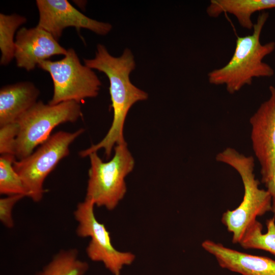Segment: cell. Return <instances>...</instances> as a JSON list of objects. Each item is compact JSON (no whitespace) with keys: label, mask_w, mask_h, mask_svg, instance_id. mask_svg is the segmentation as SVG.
<instances>
[{"label":"cell","mask_w":275,"mask_h":275,"mask_svg":"<svg viewBox=\"0 0 275 275\" xmlns=\"http://www.w3.org/2000/svg\"><path fill=\"white\" fill-rule=\"evenodd\" d=\"M265 185L271 198V212L273 214V217H275V173L270 179L265 184Z\"/></svg>","instance_id":"44dd1931"},{"label":"cell","mask_w":275,"mask_h":275,"mask_svg":"<svg viewBox=\"0 0 275 275\" xmlns=\"http://www.w3.org/2000/svg\"><path fill=\"white\" fill-rule=\"evenodd\" d=\"M16 159L13 155H1L0 194L7 196L23 195L27 197L22 180L13 167Z\"/></svg>","instance_id":"ac0fdd59"},{"label":"cell","mask_w":275,"mask_h":275,"mask_svg":"<svg viewBox=\"0 0 275 275\" xmlns=\"http://www.w3.org/2000/svg\"><path fill=\"white\" fill-rule=\"evenodd\" d=\"M27 19L17 14H0V64L8 65L14 58V36L20 26L26 23Z\"/></svg>","instance_id":"e0dca14e"},{"label":"cell","mask_w":275,"mask_h":275,"mask_svg":"<svg viewBox=\"0 0 275 275\" xmlns=\"http://www.w3.org/2000/svg\"><path fill=\"white\" fill-rule=\"evenodd\" d=\"M269 14L260 13L254 23L251 34L237 37L234 53L223 67L208 73L209 82L224 85L227 91L233 94L244 86L250 85L255 78L269 77L274 75L273 69L263 62L266 56L275 49V42L262 44L261 34Z\"/></svg>","instance_id":"7a4b0ae2"},{"label":"cell","mask_w":275,"mask_h":275,"mask_svg":"<svg viewBox=\"0 0 275 275\" xmlns=\"http://www.w3.org/2000/svg\"><path fill=\"white\" fill-rule=\"evenodd\" d=\"M93 201L85 199L74 211L77 223L76 234L79 237H90L86 254L93 261L102 263L113 275H120L123 267L131 264L135 256L130 252H121L113 245L109 232L97 219Z\"/></svg>","instance_id":"ba28073f"},{"label":"cell","mask_w":275,"mask_h":275,"mask_svg":"<svg viewBox=\"0 0 275 275\" xmlns=\"http://www.w3.org/2000/svg\"><path fill=\"white\" fill-rule=\"evenodd\" d=\"M39 89L32 82L21 81L0 90V126L16 122L38 101Z\"/></svg>","instance_id":"4fadbf2b"},{"label":"cell","mask_w":275,"mask_h":275,"mask_svg":"<svg viewBox=\"0 0 275 275\" xmlns=\"http://www.w3.org/2000/svg\"><path fill=\"white\" fill-rule=\"evenodd\" d=\"M216 160L232 167L241 177L244 194L239 205L227 210L222 217V222L232 234L233 243H239L249 226L259 216L271 211V198L266 189L259 187V181L254 174L255 160L235 149L228 147L218 153Z\"/></svg>","instance_id":"3957f363"},{"label":"cell","mask_w":275,"mask_h":275,"mask_svg":"<svg viewBox=\"0 0 275 275\" xmlns=\"http://www.w3.org/2000/svg\"><path fill=\"white\" fill-rule=\"evenodd\" d=\"M18 131V127L16 122L0 126L1 155L10 154L15 156Z\"/></svg>","instance_id":"d6986e66"},{"label":"cell","mask_w":275,"mask_h":275,"mask_svg":"<svg viewBox=\"0 0 275 275\" xmlns=\"http://www.w3.org/2000/svg\"><path fill=\"white\" fill-rule=\"evenodd\" d=\"M202 246L223 268L241 275H275V261L270 258L243 253L210 240L204 241Z\"/></svg>","instance_id":"7c38bea8"},{"label":"cell","mask_w":275,"mask_h":275,"mask_svg":"<svg viewBox=\"0 0 275 275\" xmlns=\"http://www.w3.org/2000/svg\"><path fill=\"white\" fill-rule=\"evenodd\" d=\"M38 67L48 72L52 78L53 93L49 104L74 101L97 96L101 82L93 69L82 65L74 49H67L58 61L41 62Z\"/></svg>","instance_id":"52a82bcc"},{"label":"cell","mask_w":275,"mask_h":275,"mask_svg":"<svg viewBox=\"0 0 275 275\" xmlns=\"http://www.w3.org/2000/svg\"><path fill=\"white\" fill-rule=\"evenodd\" d=\"M269 90V98L250 119L252 148L264 184L275 173V87L270 86Z\"/></svg>","instance_id":"9c48e42d"},{"label":"cell","mask_w":275,"mask_h":275,"mask_svg":"<svg viewBox=\"0 0 275 275\" xmlns=\"http://www.w3.org/2000/svg\"><path fill=\"white\" fill-rule=\"evenodd\" d=\"M39 12L37 26L51 34L58 41L66 28L74 27L79 32L86 29L99 35L110 32L109 23L99 21L87 17L67 0H37Z\"/></svg>","instance_id":"30bf717a"},{"label":"cell","mask_w":275,"mask_h":275,"mask_svg":"<svg viewBox=\"0 0 275 275\" xmlns=\"http://www.w3.org/2000/svg\"><path fill=\"white\" fill-rule=\"evenodd\" d=\"M84 62L88 67L104 73L108 77L113 119L103 139L97 144L80 151L79 155L85 157L93 152L103 149L107 159L115 146L125 142L123 128L129 109L136 102L147 100L148 94L130 81V74L135 68V62L129 48L125 49L121 56L115 57L109 53L104 45L98 44L94 58L84 59Z\"/></svg>","instance_id":"6da1fadb"},{"label":"cell","mask_w":275,"mask_h":275,"mask_svg":"<svg viewBox=\"0 0 275 275\" xmlns=\"http://www.w3.org/2000/svg\"><path fill=\"white\" fill-rule=\"evenodd\" d=\"M266 232L263 233V226L258 221H254L247 229L239 242L244 249L267 251L275 256V217L266 222Z\"/></svg>","instance_id":"2e32d148"},{"label":"cell","mask_w":275,"mask_h":275,"mask_svg":"<svg viewBox=\"0 0 275 275\" xmlns=\"http://www.w3.org/2000/svg\"><path fill=\"white\" fill-rule=\"evenodd\" d=\"M88 263L80 260L76 249L62 250L35 275H85Z\"/></svg>","instance_id":"9a60e30c"},{"label":"cell","mask_w":275,"mask_h":275,"mask_svg":"<svg viewBox=\"0 0 275 275\" xmlns=\"http://www.w3.org/2000/svg\"><path fill=\"white\" fill-rule=\"evenodd\" d=\"M82 116L79 103L74 101L51 105L38 101L17 121L18 131L15 156L20 160L50 136L52 130L61 124L75 122Z\"/></svg>","instance_id":"5b68a950"},{"label":"cell","mask_w":275,"mask_h":275,"mask_svg":"<svg viewBox=\"0 0 275 275\" xmlns=\"http://www.w3.org/2000/svg\"><path fill=\"white\" fill-rule=\"evenodd\" d=\"M114 151L107 162L102 160L97 152L89 155L90 168L85 199L109 210L114 209L123 199L127 190L125 179L134 166L126 142L115 146Z\"/></svg>","instance_id":"277c9868"},{"label":"cell","mask_w":275,"mask_h":275,"mask_svg":"<svg viewBox=\"0 0 275 275\" xmlns=\"http://www.w3.org/2000/svg\"><path fill=\"white\" fill-rule=\"evenodd\" d=\"M272 8H275V0H211L206 12L208 15L214 18L223 13L232 14L242 28L252 30L253 14Z\"/></svg>","instance_id":"5bb4252c"},{"label":"cell","mask_w":275,"mask_h":275,"mask_svg":"<svg viewBox=\"0 0 275 275\" xmlns=\"http://www.w3.org/2000/svg\"><path fill=\"white\" fill-rule=\"evenodd\" d=\"M25 196L23 195L7 196L0 199V221L7 228H12L14 223L12 210L15 205Z\"/></svg>","instance_id":"ffe728a7"},{"label":"cell","mask_w":275,"mask_h":275,"mask_svg":"<svg viewBox=\"0 0 275 275\" xmlns=\"http://www.w3.org/2000/svg\"><path fill=\"white\" fill-rule=\"evenodd\" d=\"M84 132L83 128L73 132L58 131L30 155L14 162V168L22 180L28 197L35 202L42 200L45 192L44 182L46 178L69 154L70 145Z\"/></svg>","instance_id":"8992f818"},{"label":"cell","mask_w":275,"mask_h":275,"mask_svg":"<svg viewBox=\"0 0 275 275\" xmlns=\"http://www.w3.org/2000/svg\"><path fill=\"white\" fill-rule=\"evenodd\" d=\"M15 45L16 65L28 71L41 62L54 56H65L67 51L51 34L37 25L20 29L16 34Z\"/></svg>","instance_id":"8fae6325"}]
</instances>
